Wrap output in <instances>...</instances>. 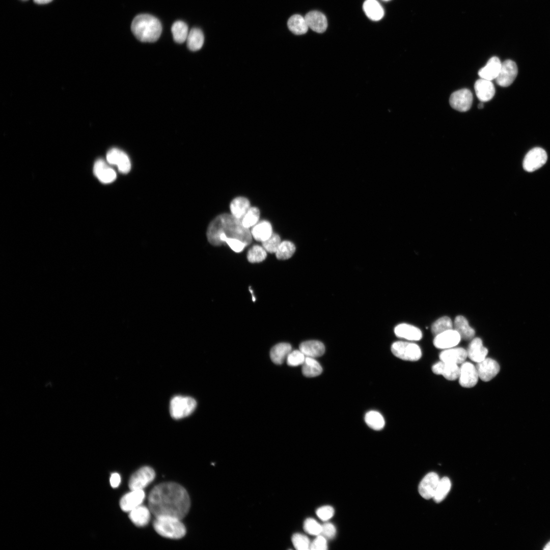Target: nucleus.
Instances as JSON below:
<instances>
[{
	"label": "nucleus",
	"mask_w": 550,
	"mask_h": 550,
	"mask_svg": "<svg viewBox=\"0 0 550 550\" xmlns=\"http://www.w3.org/2000/svg\"><path fill=\"white\" fill-rule=\"evenodd\" d=\"M432 372L437 375H442L449 380H455L458 378L460 367L458 364L439 361L432 367Z\"/></svg>",
	"instance_id": "17"
},
{
	"label": "nucleus",
	"mask_w": 550,
	"mask_h": 550,
	"mask_svg": "<svg viewBox=\"0 0 550 550\" xmlns=\"http://www.w3.org/2000/svg\"><path fill=\"white\" fill-rule=\"evenodd\" d=\"M544 549H550V541H549L543 548Z\"/></svg>",
	"instance_id": "52"
},
{
	"label": "nucleus",
	"mask_w": 550,
	"mask_h": 550,
	"mask_svg": "<svg viewBox=\"0 0 550 550\" xmlns=\"http://www.w3.org/2000/svg\"><path fill=\"white\" fill-rule=\"evenodd\" d=\"M461 339L459 333L454 329H451L435 336L433 345L437 348L446 349L457 345Z\"/></svg>",
	"instance_id": "13"
},
{
	"label": "nucleus",
	"mask_w": 550,
	"mask_h": 550,
	"mask_svg": "<svg viewBox=\"0 0 550 550\" xmlns=\"http://www.w3.org/2000/svg\"><path fill=\"white\" fill-rule=\"evenodd\" d=\"M394 333L397 337L409 341H419L423 336L420 329L407 323L397 325L394 328Z\"/></svg>",
	"instance_id": "20"
},
{
	"label": "nucleus",
	"mask_w": 550,
	"mask_h": 550,
	"mask_svg": "<svg viewBox=\"0 0 550 550\" xmlns=\"http://www.w3.org/2000/svg\"><path fill=\"white\" fill-rule=\"evenodd\" d=\"M466 351L469 359L476 363L484 360L488 353V349L483 346L482 341L479 338L472 340Z\"/></svg>",
	"instance_id": "23"
},
{
	"label": "nucleus",
	"mask_w": 550,
	"mask_h": 550,
	"mask_svg": "<svg viewBox=\"0 0 550 550\" xmlns=\"http://www.w3.org/2000/svg\"><path fill=\"white\" fill-rule=\"evenodd\" d=\"M546 151L540 147L530 150L525 155L523 160L524 169L529 172L535 171L543 166L547 161Z\"/></svg>",
	"instance_id": "7"
},
{
	"label": "nucleus",
	"mask_w": 550,
	"mask_h": 550,
	"mask_svg": "<svg viewBox=\"0 0 550 550\" xmlns=\"http://www.w3.org/2000/svg\"><path fill=\"white\" fill-rule=\"evenodd\" d=\"M106 160L109 164L116 165L122 173H127L130 170L131 163L128 156L119 149H110L106 154Z\"/></svg>",
	"instance_id": "12"
},
{
	"label": "nucleus",
	"mask_w": 550,
	"mask_h": 550,
	"mask_svg": "<svg viewBox=\"0 0 550 550\" xmlns=\"http://www.w3.org/2000/svg\"><path fill=\"white\" fill-rule=\"evenodd\" d=\"M250 208L249 200L243 197L235 198L230 205L231 214L239 219H242Z\"/></svg>",
	"instance_id": "29"
},
{
	"label": "nucleus",
	"mask_w": 550,
	"mask_h": 550,
	"mask_svg": "<svg viewBox=\"0 0 550 550\" xmlns=\"http://www.w3.org/2000/svg\"><path fill=\"white\" fill-rule=\"evenodd\" d=\"M334 509L331 506H323L318 508L316 512L317 516L323 521H327L334 515Z\"/></svg>",
	"instance_id": "46"
},
{
	"label": "nucleus",
	"mask_w": 550,
	"mask_h": 550,
	"mask_svg": "<svg viewBox=\"0 0 550 550\" xmlns=\"http://www.w3.org/2000/svg\"><path fill=\"white\" fill-rule=\"evenodd\" d=\"M305 18L308 27L317 33H323L327 28L326 18L319 11H310L305 15Z\"/></svg>",
	"instance_id": "21"
},
{
	"label": "nucleus",
	"mask_w": 550,
	"mask_h": 550,
	"mask_svg": "<svg viewBox=\"0 0 550 550\" xmlns=\"http://www.w3.org/2000/svg\"><path fill=\"white\" fill-rule=\"evenodd\" d=\"M453 323L448 316H443L434 321L431 327L432 333L435 336L446 331L453 329Z\"/></svg>",
	"instance_id": "38"
},
{
	"label": "nucleus",
	"mask_w": 550,
	"mask_h": 550,
	"mask_svg": "<svg viewBox=\"0 0 550 550\" xmlns=\"http://www.w3.org/2000/svg\"><path fill=\"white\" fill-rule=\"evenodd\" d=\"M299 350L306 356L317 358L322 355L325 352L324 344L317 340H309L302 342Z\"/></svg>",
	"instance_id": "25"
},
{
	"label": "nucleus",
	"mask_w": 550,
	"mask_h": 550,
	"mask_svg": "<svg viewBox=\"0 0 550 550\" xmlns=\"http://www.w3.org/2000/svg\"><path fill=\"white\" fill-rule=\"evenodd\" d=\"M439 479L436 473L427 474L419 485L418 490L420 495L427 500L433 498Z\"/></svg>",
	"instance_id": "15"
},
{
	"label": "nucleus",
	"mask_w": 550,
	"mask_h": 550,
	"mask_svg": "<svg viewBox=\"0 0 550 550\" xmlns=\"http://www.w3.org/2000/svg\"><path fill=\"white\" fill-rule=\"evenodd\" d=\"M188 30V26L184 22L180 20L175 22L171 28L174 41L178 43L184 42L189 33Z\"/></svg>",
	"instance_id": "36"
},
{
	"label": "nucleus",
	"mask_w": 550,
	"mask_h": 550,
	"mask_svg": "<svg viewBox=\"0 0 550 550\" xmlns=\"http://www.w3.org/2000/svg\"><path fill=\"white\" fill-rule=\"evenodd\" d=\"M204 40L202 31L198 28H193L189 32L186 39L187 47L191 51H197L202 48Z\"/></svg>",
	"instance_id": "34"
},
{
	"label": "nucleus",
	"mask_w": 550,
	"mask_h": 550,
	"mask_svg": "<svg viewBox=\"0 0 550 550\" xmlns=\"http://www.w3.org/2000/svg\"><path fill=\"white\" fill-rule=\"evenodd\" d=\"M260 217V211L257 207H250L241 221L242 225L249 228L257 224Z\"/></svg>",
	"instance_id": "40"
},
{
	"label": "nucleus",
	"mask_w": 550,
	"mask_h": 550,
	"mask_svg": "<svg viewBox=\"0 0 550 550\" xmlns=\"http://www.w3.org/2000/svg\"><path fill=\"white\" fill-rule=\"evenodd\" d=\"M474 89L476 96L481 102L490 100L495 94L493 83L483 78L478 79L475 83Z\"/></svg>",
	"instance_id": "19"
},
{
	"label": "nucleus",
	"mask_w": 550,
	"mask_h": 550,
	"mask_svg": "<svg viewBox=\"0 0 550 550\" xmlns=\"http://www.w3.org/2000/svg\"><path fill=\"white\" fill-rule=\"evenodd\" d=\"M109 481L112 487H117L119 485L121 482V478L120 475L117 473H114L112 474L110 477Z\"/></svg>",
	"instance_id": "50"
},
{
	"label": "nucleus",
	"mask_w": 550,
	"mask_h": 550,
	"mask_svg": "<svg viewBox=\"0 0 550 550\" xmlns=\"http://www.w3.org/2000/svg\"><path fill=\"white\" fill-rule=\"evenodd\" d=\"M391 351L395 356L405 361H417L422 356L419 346L411 342H395L391 346Z\"/></svg>",
	"instance_id": "6"
},
{
	"label": "nucleus",
	"mask_w": 550,
	"mask_h": 550,
	"mask_svg": "<svg viewBox=\"0 0 550 550\" xmlns=\"http://www.w3.org/2000/svg\"><path fill=\"white\" fill-rule=\"evenodd\" d=\"M517 73L516 63L511 60H507L502 63L500 72L495 79L496 81L501 87L509 86L515 79Z\"/></svg>",
	"instance_id": "10"
},
{
	"label": "nucleus",
	"mask_w": 550,
	"mask_h": 550,
	"mask_svg": "<svg viewBox=\"0 0 550 550\" xmlns=\"http://www.w3.org/2000/svg\"><path fill=\"white\" fill-rule=\"evenodd\" d=\"M131 29L135 37L144 42L157 41L162 32L159 20L147 14H142L135 17L132 21Z\"/></svg>",
	"instance_id": "3"
},
{
	"label": "nucleus",
	"mask_w": 550,
	"mask_h": 550,
	"mask_svg": "<svg viewBox=\"0 0 550 550\" xmlns=\"http://www.w3.org/2000/svg\"><path fill=\"white\" fill-rule=\"evenodd\" d=\"M363 9L367 16L373 20H380L384 14L382 7L376 0H366Z\"/></svg>",
	"instance_id": "32"
},
{
	"label": "nucleus",
	"mask_w": 550,
	"mask_h": 550,
	"mask_svg": "<svg viewBox=\"0 0 550 550\" xmlns=\"http://www.w3.org/2000/svg\"><path fill=\"white\" fill-rule=\"evenodd\" d=\"M336 534L335 526L331 522H326L322 525L321 535L327 539L333 538Z\"/></svg>",
	"instance_id": "49"
},
{
	"label": "nucleus",
	"mask_w": 550,
	"mask_h": 550,
	"mask_svg": "<svg viewBox=\"0 0 550 550\" xmlns=\"http://www.w3.org/2000/svg\"><path fill=\"white\" fill-rule=\"evenodd\" d=\"M305 358L306 356L299 349L291 350L287 357V363L290 366L296 367L302 365Z\"/></svg>",
	"instance_id": "45"
},
{
	"label": "nucleus",
	"mask_w": 550,
	"mask_h": 550,
	"mask_svg": "<svg viewBox=\"0 0 550 550\" xmlns=\"http://www.w3.org/2000/svg\"><path fill=\"white\" fill-rule=\"evenodd\" d=\"M266 256V251L263 247L255 245L249 251L247 258L251 263H258L265 260Z\"/></svg>",
	"instance_id": "41"
},
{
	"label": "nucleus",
	"mask_w": 550,
	"mask_h": 550,
	"mask_svg": "<svg viewBox=\"0 0 550 550\" xmlns=\"http://www.w3.org/2000/svg\"><path fill=\"white\" fill-rule=\"evenodd\" d=\"M150 512L149 508L141 505L129 512V517L136 526L144 527L150 521Z\"/></svg>",
	"instance_id": "27"
},
{
	"label": "nucleus",
	"mask_w": 550,
	"mask_h": 550,
	"mask_svg": "<svg viewBox=\"0 0 550 550\" xmlns=\"http://www.w3.org/2000/svg\"><path fill=\"white\" fill-rule=\"evenodd\" d=\"M483 107V102H480V103H479V104H478V108H480V109H481V108H482Z\"/></svg>",
	"instance_id": "53"
},
{
	"label": "nucleus",
	"mask_w": 550,
	"mask_h": 550,
	"mask_svg": "<svg viewBox=\"0 0 550 550\" xmlns=\"http://www.w3.org/2000/svg\"><path fill=\"white\" fill-rule=\"evenodd\" d=\"M196 405V400L190 397L175 396L170 402L171 415L175 419L184 418L194 411Z\"/></svg>",
	"instance_id": "5"
},
{
	"label": "nucleus",
	"mask_w": 550,
	"mask_h": 550,
	"mask_svg": "<svg viewBox=\"0 0 550 550\" xmlns=\"http://www.w3.org/2000/svg\"><path fill=\"white\" fill-rule=\"evenodd\" d=\"M327 549V539L321 534L316 536V537L311 542L310 549L325 550Z\"/></svg>",
	"instance_id": "47"
},
{
	"label": "nucleus",
	"mask_w": 550,
	"mask_h": 550,
	"mask_svg": "<svg viewBox=\"0 0 550 550\" xmlns=\"http://www.w3.org/2000/svg\"><path fill=\"white\" fill-rule=\"evenodd\" d=\"M292 350L291 345L288 343H280L272 347L270 356L273 363L281 365L284 362Z\"/></svg>",
	"instance_id": "28"
},
{
	"label": "nucleus",
	"mask_w": 550,
	"mask_h": 550,
	"mask_svg": "<svg viewBox=\"0 0 550 550\" xmlns=\"http://www.w3.org/2000/svg\"><path fill=\"white\" fill-rule=\"evenodd\" d=\"M53 0H33L34 2L35 3H36L37 4H38V5L47 4H48V3H50Z\"/></svg>",
	"instance_id": "51"
},
{
	"label": "nucleus",
	"mask_w": 550,
	"mask_h": 550,
	"mask_svg": "<svg viewBox=\"0 0 550 550\" xmlns=\"http://www.w3.org/2000/svg\"><path fill=\"white\" fill-rule=\"evenodd\" d=\"M302 365V373L307 377H313L319 375L322 372L320 364L314 358L306 356Z\"/></svg>",
	"instance_id": "33"
},
{
	"label": "nucleus",
	"mask_w": 550,
	"mask_h": 550,
	"mask_svg": "<svg viewBox=\"0 0 550 550\" xmlns=\"http://www.w3.org/2000/svg\"><path fill=\"white\" fill-rule=\"evenodd\" d=\"M145 497L143 489L131 490L129 492L123 496L120 500V506L125 512H130L133 509L140 506Z\"/></svg>",
	"instance_id": "16"
},
{
	"label": "nucleus",
	"mask_w": 550,
	"mask_h": 550,
	"mask_svg": "<svg viewBox=\"0 0 550 550\" xmlns=\"http://www.w3.org/2000/svg\"><path fill=\"white\" fill-rule=\"evenodd\" d=\"M93 171L99 180L103 183H110L116 178L115 171L102 159H99L95 161Z\"/></svg>",
	"instance_id": "18"
},
{
	"label": "nucleus",
	"mask_w": 550,
	"mask_h": 550,
	"mask_svg": "<svg viewBox=\"0 0 550 550\" xmlns=\"http://www.w3.org/2000/svg\"><path fill=\"white\" fill-rule=\"evenodd\" d=\"M502 63L497 57H491L484 67L478 71V75L484 79L491 81L496 79L500 72Z\"/></svg>",
	"instance_id": "24"
},
{
	"label": "nucleus",
	"mask_w": 550,
	"mask_h": 550,
	"mask_svg": "<svg viewBox=\"0 0 550 550\" xmlns=\"http://www.w3.org/2000/svg\"><path fill=\"white\" fill-rule=\"evenodd\" d=\"M281 242L280 236L272 233L268 239L262 242V246L266 252L276 253Z\"/></svg>",
	"instance_id": "44"
},
{
	"label": "nucleus",
	"mask_w": 550,
	"mask_h": 550,
	"mask_svg": "<svg viewBox=\"0 0 550 550\" xmlns=\"http://www.w3.org/2000/svg\"><path fill=\"white\" fill-rule=\"evenodd\" d=\"M207 237L210 243L215 246L222 245L226 238L239 239L246 245L252 241L250 230L242 225L240 219L228 213L218 215L210 223Z\"/></svg>",
	"instance_id": "2"
},
{
	"label": "nucleus",
	"mask_w": 550,
	"mask_h": 550,
	"mask_svg": "<svg viewBox=\"0 0 550 550\" xmlns=\"http://www.w3.org/2000/svg\"><path fill=\"white\" fill-rule=\"evenodd\" d=\"M295 251L294 244L290 241L285 240L281 242L276 255L279 260H286L291 257Z\"/></svg>",
	"instance_id": "39"
},
{
	"label": "nucleus",
	"mask_w": 550,
	"mask_h": 550,
	"mask_svg": "<svg viewBox=\"0 0 550 550\" xmlns=\"http://www.w3.org/2000/svg\"><path fill=\"white\" fill-rule=\"evenodd\" d=\"M224 242H226L236 253L242 252L244 248L247 246L245 243L236 238H226Z\"/></svg>",
	"instance_id": "48"
},
{
	"label": "nucleus",
	"mask_w": 550,
	"mask_h": 550,
	"mask_svg": "<svg viewBox=\"0 0 550 550\" xmlns=\"http://www.w3.org/2000/svg\"><path fill=\"white\" fill-rule=\"evenodd\" d=\"M441 361L461 364L465 362L468 354L466 350L461 347H452L444 349L439 355Z\"/></svg>",
	"instance_id": "22"
},
{
	"label": "nucleus",
	"mask_w": 550,
	"mask_h": 550,
	"mask_svg": "<svg viewBox=\"0 0 550 550\" xmlns=\"http://www.w3.org/2000/svg\"><path fill=\"white\" fill-rule=\"evenodd\" d=\"M155 473L149 466H143L134 472L130 478L128 486L131 490L143 489L155 478Z\"/></svg>",
	"instance_id": "8"
},
{
	"label": "nucleus",
	"mask_w": 550,
	"mask_h": 550,
	"mask_svg": "<svg viewBox=\"0 0 550 550\" xmlns=\"http://www.w3.org/2000/svg\"><path fill=\"white\" fill-rule=\"evenodd\" d=\"M479 376L476 367L471 363L464 362L460 367L459 383L464 388L474 387L478 382Z\"/></svg>",
	"instance_id": "11"
},
{
	"label": "nucleus",
	"mask_w": 550,
	"mask_h": 550,
	"mask_svg": "<svg viewBox=\"0 0 550 550\" xmlns=\"http://www.w3.org/2000/svg\"><path fill=\"white\" fill-rule=\"evenodd\" d=\"M291 540L295 548L297 550L310 549L311 542L308 537L302 534L295 533L293 535Z\"/></svg>",
	"instance_id": "42"
},
{
	"label": "nucleus",
	"mask_w": 550,
	"mask_h": 550,
	"mask_svg": "<svg viewBox=\"0 0 550 550\" xmlns=\"http://www.w3.org/2000/svg\"><path fill=\"white\" fill-rule=\"evenodd\" d=\"M384 1H389V0H384Z\"/></svg>",
	"instance_id": "55"
},
{
	"label": "nucleus",
	"mask_w": 550,
	"mask_h": 550,
	"mask_svg": "<svg viewBox=\"0 0 550 550\" xmlns=\"http://www.w3.org/2000/svg\"><path fill=\"white\" fill-rule=\"evenodd\" d=\"M287 25L292 33L298 35L306 33L309 28L305 17L299 14L291 16L288 20Z\"/></svg>",
	"instance_id": "31"
},
{
	"label": "nucleus",
	"mask_w": 550,
	"mask_h": 550,
	"mask_svg": "<svg viewBox=\"0 0 550 550\" xmlns=\"http://www.w3.org/2000/svg\"><path fill=\"white\" fill-rule=\"evenodd\" d=\"M306 532L314 536L320 535L322 531V525L312 518H307L303 525Z\"/></svg>",
	"instance_id": "43"
},
{
	"label": "nucleus",
	"mask_w": 550,
	"mask_h": 550,
	"mask_svg": "<svg viewBox=\"0 0 550 550\" xmlns=\"http://www.w3.org/2000/svg\"><path fill=\"white\" fill-rule=\"evenodd\" d=\"M473 94L468 89H462L453 92L449 98L451 106L461 112L469 111L472 105Z\"/></svg>",
	"instance_id": "9"
},
{
	"label": "nucleus",
	"mask_w": 550,
	"mask_h": 550,
	"mask_svg": "<svg viewBox=\"0 0 550 550\" xmlns=\"http://www.w3.org/2000/svg\"><path fill=\"white\" fill-rule=\"evenodd\" d=\"M190 505L187 491L175 482L155 486L148 497L149 508L156 517L169 516L182 519L187 514Z\"/></svg>",
	"instance_id": "1"
},
{
	"label": "nucleus",
	"mask_w": 550,
	"mask_h": 550,
	"mask_svg": "<svg viewBox=\"0 0 550 550\" xmlns=\"http://www.w3.org/2000/svg\"><path fill=\"white\" fill-rule=\"evenodd\" d=\"M451 487V483L449 478L444 477L440 479L433 498L434 501L436 503L442 502L448 494Z\"/></svg>",
	"instance_id": "37"
},
{
	"label": "nucleus",
	"mask_w": 550,
	"mask_h": 550,
	"mask_svg": "<svg viewBox=\"0 0 550 550\" xmlns=\"http://www.w3.org/2000/svg\"><path fill=\"white\" fill-rule=\"evenodd\" d=\"M180 520L169 516L157 517L153 526L156 532L163 537L180 539L186 534V528Z\"/></svg>",
	"instance_id": "4"
},
{
	"label": "nucleus",
	"mask_w": 550,
	"mask_h": 550,
	"mask_svg": "<svg viewBox=\"0 0 550 550\" xmlns=\"http://www.w3.org/2000/svg\"><path fill=\"white\" fill-rule=\"evenodd\" d=\"M21 1H28V0H21Z\"/></svg>",
	"instance_id": "54"
},
{
	"label": "nucleus",
	"mask_w": 550,
	"mask_h": 550,
	"mask_svg": "<svg viewBox=\"0 0 550 550\" xmlns=\"http://www.w3.org/2000/svg\"><path fill=\"white\" fill-rule=\"evenodd\" d=\"M479 377L483 381H488L493 379L500 371V366L495 360L485 358L477 363L476 366Z\"/></svg>",
	"instance_id": "14"
},
{
	"label": "nucleus",
	"mask_w": 550,
	"mask_h": 550,
	"mask_svg": "<svg viewBox=\"0 0 550 550\" xmlns=\"http://www.w3.org/2000/svg\"><path fill=\"white\" fill-rule=\"evenodd\" d=\"M365 421L367 425L375 430L382 429L385 425L384 419L382 415L375 410H371L366 413Z\"/></svg>",
	"instance_id": "35"
},
{
	"label": "nucleus",
	"mask_w": 550,
	"mask_h": 550,
	"mask_svg": "<svg viewBox=\"0 0 550 550\" xmlns=\"http://www.w3.org/2000/svg\"><path fill=\"white\" fill-rule=\"evenodd\" d=\"M453 327L461 338L464 340H472L475 336V330L470 326L467 319L463 316L458 315L455 317Z\"/></svg>",
	"instance_id": "26"
},
{
	"label": "nucleus",
	"mask_w": 550,
	"mask_h": 550,
	"mask_svg": "<svg viewBox=\"0 0 550 550\" xmlns=\"http://www.w3.org/2000/svg\"><path fill=\"white\" fill-rule=\"evenodd\" d=\"M251 232L255 240L262 242L268 239L273 233L271 224L266 221L256 224Z\"/></svg>",
	"instance_id": "30"
}]
</instances>
